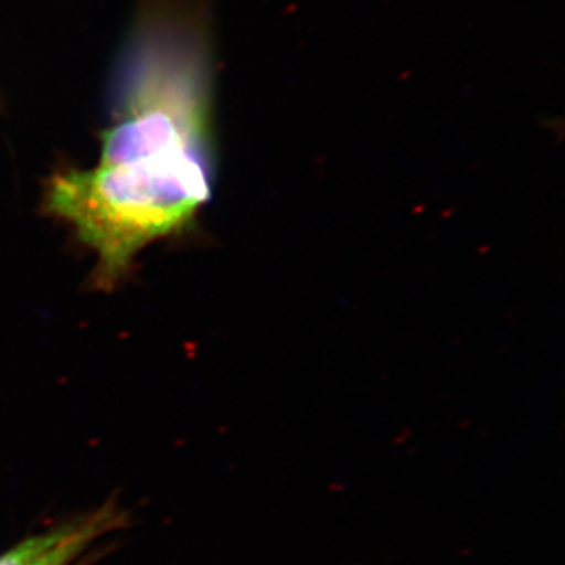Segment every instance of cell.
I'll return each mask as SVG.
<instances>
[{
    "instance_id": "1",
    "label": "cell",
    "mask_w": 565,
    "mask_h": 565,
    "mask_svg": "<svg viewBox=\"0 0 565 565\" xmlns=\"http://www.w3.org/2000/svg\"><path fill=\"white\" fill-rule=\"evenodd\" d=\"M211 189V156H167L54 174L46 206L98 255L93 282L110 291L137 253L191 225Z\"/></svg>"
},
{
    "instance_id": "2",
    "label": "cell",
    "mask_w": 565,
    "mask_h": 565,
    "mask_svg": "<svg viewBox=\"0 0 565 565\" xmlns=\"http://www.w3.org/2000/svg\"><path fill=\"white\" fill-rule=\"evenodd\" d=\"M121 526H125V512L117 504L107 503L46 533L25 539L0 555V565H73L96 539Z\"/></svg>"
}]
</instances>
